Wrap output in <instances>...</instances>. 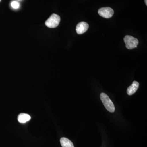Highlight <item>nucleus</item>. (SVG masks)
Here are the masks:
<instances>
[{
  "mask_svg": "<svg viewBox=\"0 0 147 147\" xmlns=\"http://www.w3.org/2000/svg\"><path fill=\"white\" fill-rule=\"evenodd\" d=\"M11 7L14 9H17L20 7V4L18 2L16 1H13L11 3Z\"/></svg>",
  "mask_w": 147,
  "mask_h": 147,
  "instance_id": "1a4fd4ad",
  "label": "nucleus"
},
{
  "mask_svg": "<svg viewBox=\"0 0 147 147\" xmlns=\"http://www.w3.org/2000/svg\"><path fill=\"white\" fill-rule=\"evenodd\" d=\"M1 0H0V2H1Z\"/></svg>",
  "mask_w": 147,
  "mask_h": 147,
  "instance_id": "9b49d317",
  "label": "nucleus"
},
{
  "mask_svg": "<svg viewBox=\"0 0 147 147\" xmlns=\"http://www.w3.org/2000/svg\"><path fill=\"white\" fill-rule=\"evenodd\" d=\"M31 119V117L28 114L21 113L18 117V121L21 123H25Z\"/></svg>",
  "mask_w": 147,
  "mask_h": 147,
  "instance_id": "0eeeda50",
  "label": "nucleus"
},
{
  "mask_svg": "<svg viewBox=\"0 0 147 147\" xmlns=\"http://www.w3.org/2000/svg\"><path fill=\"white\" fill-rule=\"evenodd\" d=\"M100 98L105 108L110 113H114L115 110V105L109 96L104 93H102L100 95Z\"/></svg>",
  "mask_w": 147,
  "mask_h": 147,
  "instance_id": "f257e3e1",
  "label": "nucleus"
},
{
  "mask_svg": "<svg viewBox=\"0 0 147 147\" xmlns=\"http://www.w3.org/2000/svg\"><path fill=\"white\" fill-rule=\"evenodd\" d=\"M139 87V83L137 81H134L130 86L127 88V93L129 95H132L136 92Z\"/></svg>",
  "mask_w": 147,
  "mask_h": 147,
  "instance_id": "423d86ee",
  "label": "nucleus"
},
{
  "mask_svg": "<svg viewBox=\"0 0 147 147\" xmlns=\"http://www.w3.org/2000/svg\"><path fill=\"white\" fill-rule=\"evenodd\" d=\"M98 13L100 16L104 18H111L114 14V10L109 7H102L99 9Z\"/></svg>",
  "mask_w": 147,
  "mask_h": 147,
  "instance_id": "20e7f679",
  "label": "nucleus"
},
{
  "mask_svg": "<svg viewBox=\"0 0 147 147\" xmlns=\"http://www.w3.org/2000/svg\"><path fill=\"white\" fill-rule=\"evenodd\" d=\"M60 21V16L57 14L54 13L51 15L47 21H45V24L48 28H54L59 26Z\"/></svg>",
  "mask_w": 147,
  "mask_h": 147,
  "instance_id": "f03ea898",
  "label": "nucleus"
},
{
  "mask_svg": "<svg viewBox=\"0 0 147 147\" xmlns=\"http://www.w3.org/2000/svg\"><path fill=\"white\" fill-rule=\"evenodd\" d=\"M124 41L126 47L129 50L136 48L139 43V40L137 38L130 35L125 36L124 38Z\"/></svg>",
  "mask_w": 147,
  "mask_h": 147,
  "instance_id": "7ed1b4c3",
  "label": "nucleus"
},
{
  "mask_svg": "<svg viewBox=\"0 0 147 147\" xmlns=\"http://www.w3.org/2000/svg\"><path fill=\"white\" fill-rule=\"evenodd\" d=\"M60 143L62 147H74L73 143L70 140L65 137L61 138Z\"/></svg>",
  "mask_w": 147,
  "mask_h": 147,
  "instance_id": "6e6552de",
  "label": "nucleus"
},
{
  "mask_svg": "<svg viewBox=\"0 0 147 147\" xmlns=\"http://www.w3.org/2000/svg\"><path fill=\"white\" fill-rule=\"evenodd\" d=\"M145 3L146 4V5H147V0H145Z\"/></svg>",
  "mask_w": 147,
  "mask_h": 147,
  "instance_id": "9d476101",
  "label": "nucleus"
},
{
  "mask_svg": "<svg viewBox=\"0 0 147 147\" xmlns=\"http://www.w3.org/2000/svg\"><path fill=\"white\" fill-rule=\"evenodd\" d=\"M89 25L85 22H81L77 24L76 27V31L79 34H82L88 30Z\"/></svg>",
  "mask_w": 147,
  "mask_h": 147,
  "instance_id": "39448f33",
  "label": "nucleus"
}]
</instances>
